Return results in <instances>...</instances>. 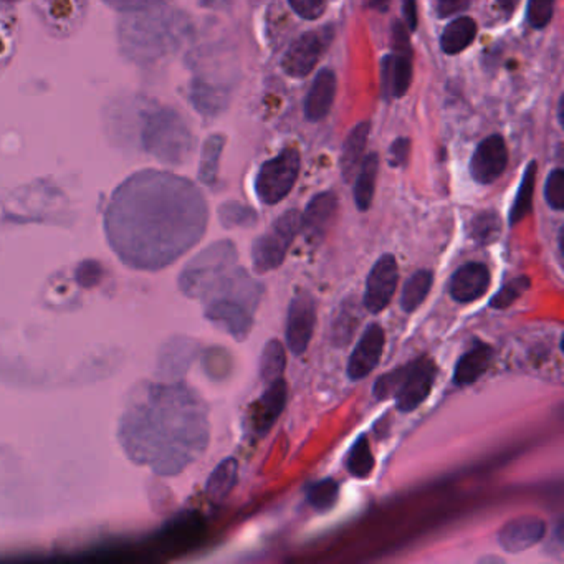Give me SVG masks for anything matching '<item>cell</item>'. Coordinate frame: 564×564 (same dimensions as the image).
I'll use <instances>...</instances> for the list:
<instances>
[{"mask_svg":"<svg viewBox=\"0 0 564 564\" xmlns=\"http://www.w3.org/2000/svg\"><path fill=\"white\" fill-rule=\"evenodd\" d=\"M301 158L295 148H287L260 167L257 176V194L260 201L273 206L287 197L297 182Z\"/></svg>","mask_w":564,"mask_h":564,"instance_id":"cell-3","label":"cell"},{"mask_svg":"<svg viewBox=\"0 0 564 564\" xmlns=\"http://www.w3.org/2000/svg\"><path fill=\"white\" fill-rule=\"evenodd\" d=\"M209 316L214 321L225 326L230 335L244 341L249 336L253 318L249 306L240 303L237 300H220L209 308Z\"/></svg>","mask_w":564,"mask_h":564,"instance_id":"cell-13","label":"cell"},{"mask_svg":"<svg viewBox=\"0 0 564 564\" xmlns=\"http://www.w3.org/2000/svg\"><path fill=\"white\" fill-rule=\"evenodd\" d=\"M545 521L538 517H520L508 521L498 533V541L507 553H521L543 540Z\"/></svg>","mask_w":564,"mask_h":564,"instance_id":"cell-9","label":"cell"},{"mask_svg":"<svg viewBox=\"0 0 564 564\" xmlns=\"http://www.w3.org/2000/svg\"><path fill=\"white\" fill-rule=\"evenodd\" d=\"M384 343L386 335L383 326L373 323L366 328L348 363V376L353 381H359L373 373L374 368L381 361Z\"/></svg>","mask_w":564,"mask_h":564,"instance_id":"cell-8","label":"cell"},{"mask_svg":"<svg viewBox=\"0 0 564 564\" xmlns=\"http://www.w3.org/2000/svg\"><path fill=\"white\" fill-rule=\"evenodd\" d=\"M530 288V278L517 277L510 280L505 287L498 292L495 297L492 298L490 306L497 308V310H505L508 306L513 305L518 298L525 293Z\"/></svg>","mask_w":564,"mask_h":564,"instance_id":"cell-27","label":"cell"},{"mask_svg":"<svg viewBox=\"0 0 564 564\" xmlns=\"http://www.w3.org/2000/svg\"><path fill=\"white\" fill-rule=\"evenodd\" d=\"M287 366V351L285 346L282 345L278 339H270L260 359V376L265 383H273L283 376Z\"/></svg>","mask_w":564,"mask_h":564,"instance_id":"cell-21","label":"cell"},{"mask_svg":"<svg viewBox=\"0 0 564 564\" xmlns=\"http://www.w3.org/2000/svg\"><path fill=\"white\" fill-rule=\"evenodd\" d=\"M287 404V383L280 378L277 381L268 384L267 391L253 406L252 424L257 434H267L270 427L277 422L280 414Z\"/></svg>","mask_w":564,"mask_h":564,"instance_id":"cell-12","label":"cell"},{"mask_svg":"<svg viewBox=\"0 0 564 564\" xmlns=\"http://www.w3.org/2000/svg\"><path fill=\"white\" fill-rule=\"evenodd\" d=\"M470 0H439L437 12L440 17H449L454 14H459L462 10L469 7Z\"/></svg>","mask_w":564,"mask_h":564,"instance_id":"cell-34","label":"cell"},{"mask_svg":"<svg viewBox=\"0 0 564 564\" xmlns=\"http://www.w3.org/2000/svg\"><path fill=\"white\" fill-rule=\"evenodd\" d=\"M432 282H434V277L429 270H419L406 282L401 297L402 310L406 313H412L424 303V300L431 292Z\"/></svg>","mask_w":564,"mask_h":564,"instance_id":"cell-20","label":"cell"},{"mask_svg":"<svg viewBox=\"0 0 564 564\" xmlns=\"http://www.w3.org/2000/svg\"><path fill=\"white\" fill-rule=\"evenodd\" d=\"M336 75L333 70L323 68L318 72L313 85L308 91L305 101V115L310 121H320L325 118L335 101Z\"/></svg>","mask_w":564,"mask_h":564,"instance_id":"cell-14","label":"cell"},{"mask_svg":"<svg viewBox=\"0 0 564 564\" xmlns=\"http://www.w3.org/2000/svg\"><path fill=\"white\" fill-rule=\"evenodd\" d=\"M387 2H389V0H373V2H371V7L384 10L387 7Z\"/></svg>","mask_w":564,"mask_h":564,"instance_id":"cell-37","label":"cell"},{"mask_svg":"<svg viewBox=\"0 0 564 564\" xmlns=\"http://www.w3.org/2000/svg\"><path fill=\"white\" fill-rule=\"evenodd\" d=\"M490 280V272L483 263H465L450 280V297L459 303L477 301L487 293Z\"/></svg>","mask_w":564,"mask_h":564,"instance_id":"cell-10","label":"cell"},{"mask_svg":"<svg viewBox=\"0 0 564 564\" xmlns=\"http://www.w3.org/2000/svg\"><path fill=\"white\" fill-rule=\"evenodd\" d=\"M326 39L320 32H308L295 40L282 60L283 72L293 78H303L316 67L323 53Z\"/></svg>","mask_w":564,"mask_h":564,"instance_id":"cell-7","label":"cell"},{"mask_svg":"<svg viewBox=\"0 0 564 564\" xmlns=\"http://www.w3.org/2000/svg\"><path fill=\"white\" fill-rule=\"evenodd\" d=\"M498 5L505 12H511V10L517 9L518 2L520 0H497Z\"/></svg>","mask_w":564,"mask_h":564,"instance_id":"cell-36","label":"cell"},{"mask_svg":"<svg viewBox=\"0 0 564 564\" xmlns=\"http://www.w3.org/2000/svg\"><path fill=\"white\" fill-rule=\"evenodd\" d=\"M545 197L548 206L555 211H563L564 207V173L563 169H555L550 174L545 186Z\"/></svg>","mask_w":564,"mask_h":564,"instance_id":"cell-29","label":"cell"},{"mask_svg":"<svg viewBox=\"0 0 564 564\" xmlns=\"http://www.w3.org/2000/svg\"><path fill=\"white\" fill-rule=\"evenodd\" d=\"M507 164V144L502 136L493 134L482 141L472 156L470 173L478 184H492L503 174Z\"/></svg>","mask_w":564,"mask_h":564,"instance_id":"cell-6","label":"cell"},{"mask_svg":"<svg viewBox=\"0 0 564 564\" xmlns=\"http://www.w3.org/2000/svg\"><path fill=\"white\" fill-rule=\"evenodd\" d=\"M301 230V214L288 211L280 215L270 229L255 240L252 263L257 273H267L283 263L288 249Z\"/></svg>","mask_w":564,"mask_h":564,"instance_id":"cell-2","label":"cell"},{"mask_svg":"<svg viewBox=\"0 0 564 564\" xmlns=\"http://www.w3.org/2000/svg\"><path fill=\"white\" fill-rule=\"evenodd\" d=\"M348 472L356 478H368L374 469V455L369 440L366 435H359L346 459Z\"/></svg>","mask_w":564,"mask_h":564,"instance_id":"cell-22","label":"cell"},{"mask_svg":"<svg viewBox=\"0 0 564 564\" xmlns=\"http://www.w3.org/2000/svg\"><path fill=\"white\" fill-rule=\"evenodd\" d=\"M378 171H379L378 154H368L359 166V173H358L356 186H354V201L359 211H368L371 207Z\"/></svg>","mask_w":564,"mask_h":564,"instance_id":"cell-17","label":"cell"},{"mask_svg":"<svg viewBox=\"0 0 564 564\" xmlns=\"http://www.w3.org/2000/svg\"><path fill=\"white\" fill-rule=\"evenodd\" d=\"M222 217L225 225H240V227H252L257 224V212L250 207L240 204H229L222 209Z\"/></svg>","mask_w":564,"mask_h":564,"instance_id":"cell-30","label":"cell"},{"mask_svg":"<svg viewBox=\"0 0 564 564\" xmlns=\"http://www.w3.org/2000/svg\"><path fill=\"white\" fill-rule=\"evenodd\" d=\"M411 151V141L407 138H399L391 144V166L394 167H401L407 163Z\"/></svg>","mask_w":564,"mask_h":564,"instance_id":"cell-33","label":"cell"},{"mask_svg":"<svg viewBox=\"0 0 564 564\" xmlns=\"http://www.w3.org/2000/svg\"><path fill=\"white\" fill-rule=\"evenodd\" d=\"M402 10H404V19L407 29H417V4L416 0H402Z\"/></svg>","mask_w":564,"mask_h":564,"instance_id":"cell-35","label":"cell"},{"mask_svg":"<svg viewBox=\"0 0 564 564\" xmlns=\"http://www.w3.org/2000/svg\"><path fill=\"white\" fill-rule=\"evenodd\" d=\"M338 495L339 485L333 478H325L308 488V502L311 507L320 511H328L330 508L335 507Z\"/></svg>","mask_w":564,"mask_h":564,"instance_id":"cell-24","label":"cell"},{"mask_svg":"<svg viewBox=\"0 0 564 564\" xmlns=\"http://www.w3.org/2000/svg\"><path fill=\"white\" fill-rule=\"evenodd\" d=\"M536 173H538V164H536V161H531L525 169L523 179H521L520 189L517 192V197H515V202H513V207L510 211V224L511 225H517L518 222H521L531 212Z\"/></svg>","mask_w":564,"mask_h":564,"instance_id":"cell-19","label":"cell"},{"mask_svg":"<svg viewBox=\"0 0 564 564\" xmlns=\"http://www.w3.org/2000/svg\"><path fill=\"white\" fill-rule=\"evenodd\" d=\"M336 211H338V199L333 192H321L315 196L305 214L301 215V230L305 237L311 242L325 237L326 230L330 229L331 222L335 220Z\"/></svg>","mask_w":564,"mask_h":564,"instance_id":"cell-11","label":"cell"},{"mask_svg":"<svg viewBox=\"0 0 564 564\" xmlns=\"http://www.w3.org/2000/svg\"><path fill=\"white\" fill-rule=\"evenodd\" d=\"M555 14V0H530L528 2V22L535 29H543Z\"/></svg>","mask_w":564,"mask_h":564,"instance_id":"cell-28","label":"cell"},{"mask_svg":"<svg viewBox=\"0 0 564 564\" xmlns=\"http://www.w3.org/2000/svg\"><path fill=\"white\" fill-rule=\"evenodd\" d=\"M399 282L397 260L391 253H386L374 263L373 270L366 282L364 306L371 313H381L391 303Z\"/></svg>","mask_w":564,"mask_h":564,"instance_id":"cell-4","label":"cell"},{"mask_svg":"<svg viewBox=\"0 0 564 564\" xmlns=\"http://www.w3.org/2000/svg\"><path fill=\"white\" fill-rule=\"evenodd\" d=\"M477 35V24L470 17H459L447 25L445 32L442 33V50L449 55H455L462 50L469 47Z\"/></svg>","mask_w":564,"mask_h":564,"instance_id":"cell-18","label":"cell"},{"mask_svg":"<svg viewBox=\"0 0 564 564\" xmlns=\"http://www.w3.org/2000/svg\"><path fill=\"white\" fill-rule=\"evenodd\" d=\"M492 359H493V348L487 343L475 341L469 351L457 361L454 381L459 386L475 383L478 378L487 371Z\"/></svg>","mask_w":564,"mask_h":564,"instance_id":"cell-15","label":"cell"},{"mask_svg":"<svg viewBox=\"0 0 564 564\" xmlns=\"http://www.w3.org/2000/svg\"><path fill=\"white\" fill-rule=\"evenodd\" d=\"M369 129L371 125L368 121H361L359 125L354 126L349 136L346 138L341 154V173L348 182L358 174V169L363 163L366 144L369 139Z\"/></svg>","mask_w":564,"mask_h":564,"instance_id":"cell-16","label":"cell"},{"mask_svg":"<svg viewBox=\"0 0 564 564\" xmlns=\"http://www.w3.org/2000/svg\"><path fill=\"white\" fill-rule=\"evenodd\" d=\"M358 308L356 303L348 301L345 305L341 306V310L338 311L336 315L335 323H333V343L338 346H345L349 343L351 336L356 331V325L359 321V315H358Z\"/></svg>","mask_w":564,"mask_h":564,"instance_id":"cell-23","label":"cell"},{"mask_svg":"<svg viewBox=\"0 0 564 564\" xmlns=\"http://www.w3.org/2000/svg\"><path fill=\"white\" fill-rule=\"evenodd\" d=\"M316 325V301L308 292H300L288 308L287 343L293 354H303Z\"/></svg>","mask_w":564,"mask_h":564,"instance_id":"cell-5","label":"cell"},{"mask_svg":"<svg viewBox=\"0 0 564 564\" xmlns=\"http://www.w3.org/2000/svg\"><path fill=\"white\" fill-rule=\"evenodd\" d=\"M222 146H224V138L215 136L212 138L209 143L206 144V158H204V167H202V176L206 179H212L217 171V159L222 153Z\"/></svg>","mask_w":564,"mask_h":564,"instance_id":"cell-31","label":"cell"},{"mask_svg":"<svg viewBox=\"0 0 564 564\" xmlns=\"http://www.w3.org/2000/svg\"><path fill=\"white\" fill-rule=\"evenodd\" d=\"M237 473H239V464L237 460H225L220 465L217 472L214 473L211 480V493L215 498H224L234 485L237 483Z\"/></svg>","mask_w":564,"mask_h":564,"instance_id":"cell-26","label":"cell"},{"mask_svg":"<svg viewBox=\"0 0 564 564\" xmlns=\"http://www.w3.org/2000/svg\"><path fill=\"white\" fill-rule=\"evenodd\" d=\"M435 376V363L431 358L422 356L412 363L381 376L378 383L374 384V396L381 401L394 397L399 411L411 412L429 397Z\"/></svg>","mask_w":564,"mask_h":564,"instance_id":"cell-1","label":"cell"},{"mask_svg":"<svg viewBox=\"0 0 564 564\" xmlns=\"http://www.w3.org/2000/svg\"><path fill=\"white\" fill-rule=\"evenodd\" d=\"M292 9L306 20L318 19L326 9V0H288Z\"/></svg>","mask_w":564,"mask_h":564,"instance_id":"cell-32","label":"cell"},{"mask_svg":"<svg viewBox=\"0 0 564 564\" xmlns=\"http://www.w3.org/2000/svg\"><path fill=\"white\" fill-rule=\"evenodd\" d=\"M500 235V217L493 211L482 212L472 220V237L480 245L495 242Z\"/></svg>","mask_w":564,"mask_h":564,"instance_id":"cell-25","label":"cell"}]
</instances>
